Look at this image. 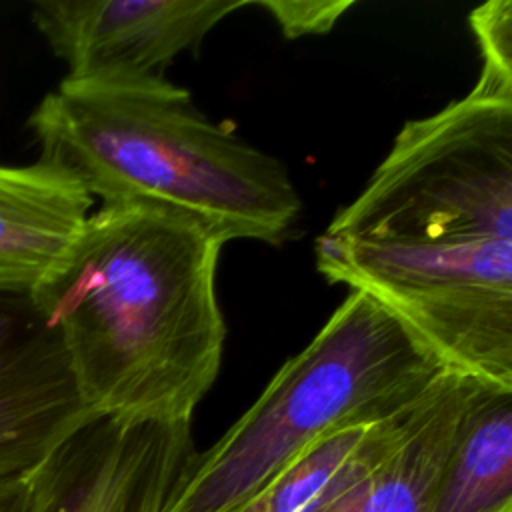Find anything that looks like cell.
Returning a JSON list of instances; mask_svg holds the SVG:
<instances>
[{
  "label": "cell",
  "mask_w": 512,
  "mask_h": 512,
  "mask_svg": "<svg viewBox=\"0 0 512 512\" xmlns=\"http://www.w3.org/2000/svg\"><path fill=\"white\" fill-rule=\"evenodd\" d=\"M314 254L444 370L512 390V96L474 84L408 120Z\"/></svg>",
  "instance_id": "1"
},
{
  "label": "cell",
  "mask_w": 512,
  "mask_h": 512,
  "mask_svg": "<svg viewBox=\"0 0 512 512\" xmlns=\"http://www.w3.org/2000/svg\"><path fill=\"white\" fill-rule=\"evenodd\" d=\"M220 242L146 206H100L34 298L60 334L92 412L192 422L218 378L226 324Z\"/></svg>",
  "instance_id": "2"
},
{
  "label": "cell",
  "mask_w": 512,
  "mask_h": 512,
  "mask_svg": "<svg viewBox=\"0 0 512 512\" xmlns=\"http://www.w3.org/2000/svg\"><path fill=\"white\" fill-rule=\"evenodd\" d=\"M40 162L76 180L102 206L182 216L220 242H278L302 200L286 166L230 126L212 122L164 76L64 78L30 114Z\"/></svg>",
  "instance_id": "3"
},
{
  "label": "cell",
  "mask_w": 512,
  "mask_h": 512,
  "mask_svg": "<svg viewBox=\"0 0 512 512\" xmlns=\"http://www.w3.org/2000/svg\"><path fill=\"white\" fill-rule=\"evenodd\" d=\"M444 372L380 302L350 292L254 404L194 452L162 512H246L308 446L412 406Z\"/></svg>",
  "instance_id": "4"
},
{
  "label": "cell",
  "mask_w": 512,
  "mask_h": 512,
  "mask_svg": "<svg viewBox=\"0 0 512 512\" xmlns=\"http://www.w3.org/2000/svg\"><path fill=\"white\" fill-rule=\"evenodd\" d=\"M194 452L192 422L94 412L30 474L34 512H162Z\"/></svg>",
  "instance_id": "5"
},
{
  "label": "cell",
  "mask_w": 512,
  "mask_h": 512,
  "mask_svg": "<svg viewBox=\"0 0 512 512\" xmlns=\"http://www.w3.org/2000/svg\"><path fill=\"white\" fill-rule=\"evenodd\" d=\"M250 0H40L32 20L68 80L120 82L162 76L182 52Z\"/></svg>",
  "instance_id": "6"
},
{
  "label": "cell",
  "mask_w": 512,
  "mask_h": 512,
  "mask_svg": "<svg viewBox=\"0 0 512 512\" xmlns=\"http://www.w3.org/2000/svg\"><path fill=\"white\" fill-rule=\"evenodd\" d=\"M90 414L34 292L0 286V484L28 478Z\"/></svg>",
  "instance_id": "7"
},
{
  "label": "cell",
  "mask_w": 512,
  "mask_h": 512,
  "mask_svg": "<svg viewBox=\"0 0 512 512\" xmlns=\"http://www.w3.org/2000/svg\"><path fill=\"white\" fill-rule=\"evenodd\" d=\"M482 384L444 370L392 418L372 462L322 512H430L464 414Z\"/></svg>",
  "instance_id": "8"
},
{
  "label": "cell",
  "mask_w": 512,
  "mask_h": 512,
  "mask_svg": "<svg viewBox=\"0 0 512 512\" xmlns=\"http://www.w3.org/2000/svg\"><path fill=\"white\" fill-rule=\"evenodd\" d=\"M94 198L62 170L0 164V286L34 290L70 256Z\"/></svg>",
  "instance_id": "9"
},
{
  "label": "cell",
  "mask_w": 512,
  "mask_h": 512,
  "mask_svg": "<svg viewBox=\"0 0 512 512\" xmlns=\"http://www.w3.org/2000/svg\"><path fill=\"white\" fill-rule=\"evenodd\" d=\"M512 504V390L472 398L430 512H498Z\"/></svg>",
  "instance_id": "10"
},
{
  "label": "cell",
  "mask_w": 512,
  "mask_h": 512,
  "mask_svg": "<svg viewBox=\"0 0 512 512\" xmlns=\"http://www.w3.org/2000/svg\"><path fill=\"white\" fill-rule=\"evenodd\" d=\"M392 418L342 426L322 436L296 456L246 512H322L372 462Z\"/></svg>",
  "instance_id": "11"
},
{
  "label": "cell",
  "mask_w": 512,
  "mask_h": 512,
  "mask_svg": "<svg viewBox=\"0 0 512 512\" xmlns=\"http://www.w3.org/2000/svg\"><path fill=\"white\" fill-rule=\"evenodd\" d=\"M470 28L480 48L478 84L512 94V2L490 0L470 12Z\"/></svg>",
  "instance_id": "12"
},
{
  "label": "cell",
  "mask_w": 512,
  "mask_h": 512,
  "mask_svg": "<svg viewBox=\"0 0 512 512\" xmlns=\"http://www.w3.org/2000/svg\"><path fill=\"white\" fill-rule=\"evenodd\" d=\"M270 14L286 38L328 34L354 0H250Z\"/></svg>",
  "instance_id": "13"
},
{
  "label": "cell",
  "mask_w": 512,
  "mask_h": 512,
  "mask_svg": "<svg viewBox=\"0 0 512 512\" xmlns=\"http://www.w3.org/2000/svg\"><path fill=\"white\" fill-rule=\"evenodd\" d=\"M0 512H34V488L30 476L0 484Z\"/></svg>",
  "instance_id": "14"
},
{
  "label": "cell",
  "mask_w": 512,
  "mask_h": 512,
  "mask_svg": "<svg viewBox=\"0 0 512 512\" xmlns=\"http://www.w3.org/2000/svg\"><path fill=\"white\" fill-rule=\"evenodd\" d=\"M498 512H512V504H510V506H504V508H500Z\"/></svg>",
  "instance_id": "15"
}]
</instances>
